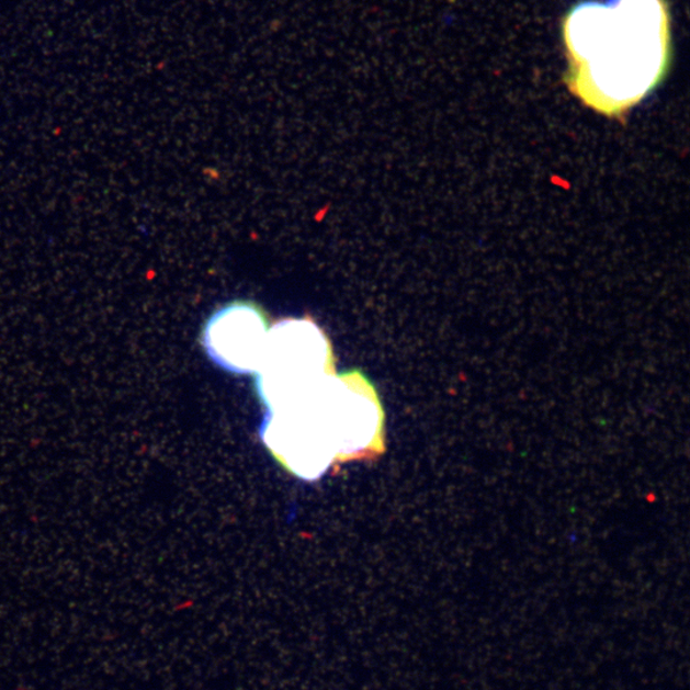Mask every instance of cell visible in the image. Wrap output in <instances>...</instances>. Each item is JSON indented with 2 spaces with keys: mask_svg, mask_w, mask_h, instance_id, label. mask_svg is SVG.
<instances>
[{
  "mask_svg": "<svg viewBox=\"0 0 690 690\" xmlns=\"http://www.w3.org/2000/svg\"><path fill=\"white\" fill-rule=\"evenodd\" d=\"M563 34L570 90L611 118H622L668 72L670 18L665 0L580 3L565 19Z\"/></svg>",
  "mask_w": 690,
  "mask_h": 690,
  "instance_id": "1",
  "label": "cell"
},
{
  "mask_svg": "<svg viewBox=\"0 0 690 690\" xmlns=\"http://www.w3.org/2000/svg\"><path fill=\"white\" fill-rule=\"evenodd\" d=\"M256 374L263 406L275 410L293 405L336 374L330 340L308 317L279 321L269 329L265 354Z\"/></svg>",
  "mask_w": 690,
  "mask_h": 690,
  "instance_id": "2",
  "label": "cell"
},
{
  "mask_svg": "<svg viewBox=\"0 0 690 690\" xmlns=\"http://www.w3.org/2000/svg\"><path fill=\"white\" fill-rule=\"evenodd\" d=\"M260 437L286 471L305 480L320 479L337 462L329 417L315 392L291 406L269 410Z\"/></svg>",
  "mask_w": 690,
  "mask_h": 690,
  "instance_id": "3",
  "label": "cell"
},
{
  "mask_svg": "<svg viewBox=\"0 0 690 690\" xmlns=\"http://www.w3.org/2000/svg\"><path fill=\"white\" fill-rule=\"evenodd\" d=\"M270 329L268 315L250 301H236L215 312L205 324L201 344L219 367L238 375L261 366Z\"/></svg>",
  "mask_w": 690,
  "mask_h": 690,
  "instance_id": "4",
  "label": "cell"
}]
</instances>
